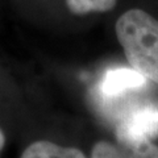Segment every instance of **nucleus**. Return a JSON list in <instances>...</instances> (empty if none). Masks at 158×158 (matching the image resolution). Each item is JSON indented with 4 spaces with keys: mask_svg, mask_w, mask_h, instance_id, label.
Masks as SVG:
<instances>
[{
    "mask_svg": "<svg viewBox=\"0 0 158 158\" xmlns=\"http://www.w3.org/2000/svg\"><path fill=\"white\" fill-rule=\"evenodd\" d=\"M118 145L128 158H158V146L150 140L125 141Z\"/></svg>",
    "mask_w": 158,
    "mask_h": 158,
    "instance_id": "423d86ee",
    "label": "nucleus"
},
{
    "mask_svg": "<svg viewBox=\"0 0 158 158\" xmlns=\"http://www.w3.org/2000/svg\"><path fill=\"white\" fill-rule=\"evenodd\" d=\"M115 29L129 65L158 85V20L142 9H129Z\"/></svg>",
    "mask_w": 158,
    "mask_h": 158,
    "instance_id": "f257e3e1",
    "label": "nucleus"
},
{
    "mask_svg": "<svg viewBox=\"0 0 158 158\" xmlns=\"http://www.w3.org/2000/svg\"><path fill=\"white\" fill-rule=\"evenodd\" d=\"M146 86V78L133 67H113L104 73L98 86L104 103H116Z\"/></svg>",
    "mask_w": 158,
    "mask_h": 158,
    "instance_id": "7ed1b4c3",
    "label": "nucleus"
},
{
    "mask_svg": "<svg viewBox=\"0 0 158 158\" xmlns=\"http://www.w3.org/2000/svg\"><path fill=\"white\" fill-rule=\"evenodd\" d=\"M69 11L78 16L92 12H108L116 6V0H66Z\"/></svg>",
    "mask_w": 158,
    "mask_h": 158,
    "instance_id": "39448f33",
    "label": "nucleus"
},
{
    "mask_svg": "<svg viewBox=\"0 0 158 158\" xmlns=\"http://www.w3.org/2000/svg\"><path fill=\"white\" fill-rule=\"evenodd\" d=\"M4 144H6V136H4L3 131L0 129V150L4 148Z\"/></svg>",
    "mask_w": 158,
    "mask_h": 158,
    "instance_id": "6e6552de",
    "label": "nucleus"
},
{
    "mask_svg": "<svg viewBox=\"0 0 158 158\" xmlns=\"http://www.w3.org/2000/svg\"><path fill=\"white\" fill-rule=\"evenodd\" d=\"M158 136V104L145 103L131 107L123 113L116 127L118 142L152 140Z\"/></svg>",
    "mask_w": 158,
    "mask_h": 158,
    "instance_id": "f03ea898",
    "label": "nucleus"
},
{
    "mask_svg": "<svg viewBox=\"0 0 158 158\" xmlns=\"http://www.w3.org/2000/svg\"><path fill=\"white\" fill-rule=\"evenodd\" d=\"M91 158H128L120 148L108 141H99L92 148Z\"/></svg>",
    "mask_w": 158,
    "mask_h": 158,
    "instance_id": "0eeeda50",
    "label": "nucleus"
},
{
    "mask_svg": "<svg viewBox=\"0 0 158 158\" xmlns=\"http://www.w3.org/2000/svg\"><path fill=\"white\" fill-rule=\"evenodd\" d=\"M20 158H86L77 148L61 146L48 140H38L25 148Z\"/></svg>",
    "mask_w": 158,
    "mask_h": 158,
    "instance_id": "20e7f679",
    "label": "nucleus"
}]
</instances>
